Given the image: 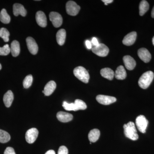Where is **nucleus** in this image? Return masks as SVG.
<instances>
[{
	"instance_id": "f257e3e1",
	"label": "nucleus",
	"mask_w": 154,
	"mask_h": 154,
	"mask_svg": "<svg viewBox=\"0 0 154 154\" xmlns=\"http://www.w3.org/2000/svg\"><path fill=\"white\" fill-rule=\"evenodd\" d=\"M63 107L68 111H77L79 110H84L87 109L86 103L82 100L76 99L74 103H68L64 101L63 103Z\"/></svg>"
},
{
	"instance_id": "f03ea898",
	"label": "nucleus",
	"mask_w": 154,
	"mask_h": 154,
	"mask_svg": "<svg viewBox=\"0 0 154 154\" xmlns=\"http://www.w3.org/2000/svg\"><path fill=\"white\" fill-rule=\"evenodd\" d=\"M123 128L124 134L126 137L132 140H136L138 139V135L133 122H129L127 124H124Z\"/></svg>"
},
{
	"instance_id": "7ed1b4c3",
	"label": "nucleus",
	"mask_w": 154,
	"mask_h": 154,
	"mask_svg": "<svg viewBox=\"0 0 154 154\" xmlns=\"http://www.w3.org/2000/svg\"><path fill=\"white\" fill-rule=\"evenodd\" d=\"M154 77V73L150 71L144 73L139 80V85L142 89H147L151 84Z\"/></svg>"
},
{
	"instance_id": "20e7f679",
	"label": "nucleus",
	"mask_w": 154,
	"mask_h": 154,
	"mask_svg": "<svg viewBox=\"0 0 154 154\" xmlns=\"http://www.w3.org/2000/svg\"><path fill=\"white\" fill-rule=\"evenodd\" d=\"M73 73L75 76L83 82L87 84L89 82L90 75L84 67H77L74 69Z\"/></svg>"
},
{
	"instance_id": "39448f33",
	"label": "nucleus",
	"mask_w": 154,
	"mask_h": 154,
	"mask_svg": "<svg viewBox=\"0 0 154 154\" xmlns=\"http://www.w3.org/2000/svg\"><path fill=\"white\" fill-rule=\"evenodd\" d=\"M148 121L143 115L138 116L136 119V125L138 129L142 133H146V129L148 125Z\"/></svg>"
},
{
	"instance_id": "423d86ee",
	"label": "nucleus",
	"mask_w": 154,
	"mask_h": 154,
	"mask_svg": "<svg viewBox=\"0 0 154 154\" xmlns=\"http://www.w3.org/2000/svg\"><path fill=\"white\" fill-rule=\"evenodd\" d=\"M66 11L67 14L72 16H76L79 12L80 7L73 2L70 1L67 2L66 4Z\"/></svg>"
},
{
	"instance_id": "0eeeda50",
	"label": "nucleus",
	"mask_w": 154,
	"mask_h": 154,
	"mask_svg": "<svg viewBox=\"0 0 154 154\" xmlns=\"http://www.w3.org/2000/svg\"><path fill=\"white\" fill-rule=\"evenodd\" d=\"M92 50L95 54L102 57L107 56L109 51L108 48L105 44L102 43H99L98 46H94L92 48Z\"/></svg>"
},
{
	"instance_id": "6e6552de",
	"label": "nucleus",
	"mask_w": 154,
	"mask_h": 154,
	"mask_svg": "<svg viewBox=\"0 0 154 154\" xmlns=\"http://www.w3.org/2000/svg\"><path fill=\"white\" fill-rule=\"evenodd\" d=\"M38 131L36 128H31L27 131L25 134V139L28 143H33L38 137Z\"/></svg>"
},
{
	"instance_id": "1a4fd4ad",
	"label": "nucleus",
	"mask_w": 154,
	"mask_h": 154,
	"mask_svg": "<svg viewBox=\"0 0 154 154\" xmlns=\"http://www.w3.org/2000/svg\"><path fill=\"white\" fill-rule=\"evenodd\" d=\"M49 17L50 20L52 22L53 25L55 28H59L62 24V17L59 13L55 12H51Z\"/></svg>"
},
{
	"instance_id": "9d476101",
	"label": "nucleus",
	"mask_w": 154,
	"mask_h": 154,
	"mask_svg": "<svg viewBox=\"0 0 154 154\" xmlns=\"http://www.w3.org/2000/svg\"><path fill=\"white\" fill-rule=\"evenodd\" d=\"M97 102L103 105H109L116 101V99L113 96L99 95L96 96Z\"/></svg>"
},
{
	"instance_id": "9b49d317",
	"label": "nucleus",
	"mask_w": 154,
	"mask_h": 154,
	"mask_svg": "<svg viewBox=\"0 0 154 154\" xmlns=\"http://www.w3.org/2000/svg\"><path fill=\"white\" fill-rule=\"evenodd\" d=\"M27 47L30 53L35 55L38 51V46L34 38L31 37H28L26 38Z\"/></svg>"
},
{
	"instance_id": "f8f14e48",
	"label": "nucleus",
	"mask_w": 154,
	"mask_h": 154,
	"mask_svg": "<svg viewBox=\"0 0 154 154\" xmlns=\"http://www.w3.org/2000/svg\"><path fill=\"white\" fill-rule=\"evenodd\" d=\"M138 55L144 62L147 63L151 59V54L149 51L145 48H141L138 51Z\"/></svg>"
},
{
	"instance_id": "ddd939ff",
	"label": "nucleus",
	"mask_w": 154,
	"mask_h": 154,
	"mask_svg": "<svg viewBox=\"0 0 154 154\" xmlns=\"http://www.w3.org/2000/svg\"><path fill=\"white\" fill-rule=\"evenodd\" d=\"M36 19L37 24L40 27L45 28L47 26V18L42 11H39L36 13Z\"/></svg>"
},
{
	"instance_id": "4468645a",
	"label": "nucleus",
	"mask_w": 154,
	"mask_h": 154,
	"mask_svg": "<svg viewBox=\"0 0 154 154\" xmlns=\"http://www.w3.org/2000/svg\"><path fill=\"white\" fill-rule=\"evenodd\" d=\"M137 33L135 31L131 32L126 35L123 40L122 43L127 46H130L134 44L137 38Z\"/></svg>"
},
{
	"instance_id": "2eb2a0df",
	"label": "nucleus",
	"mask_w": 154,
	"mask_h": 154,
	"mask_svg": "<svg viewBox=\"0 0 154 154\" xmlns=\"http://www.w3.org/2000/svg\"><path fill=\"white\" fill-rule=\"evenodd\" d=\"M123 60L125 67L129 70H132L136 65V63L134 59L130 56H125Z\"/></svg>"
},
{
	"instance_id": "dca6fc26",
	"label": "nucleus",
	"mask_w": 154,
	"mask_h": 154,
	"mask_svg": "<svg viewBox=\"0 0 154 154\" xmlns=\"http://www.w3.org/2000/svg\"><path fill=\"white\" fill-rule=\"evenodd\" d=\"M13 13L16 17H18L19 15H21L22 17H25L27 11L22 5L15 4L13 6Z\"/></svg>"
},
{
	"instance_id": "f3484780",
	"label": "nucleus",
	"mask_w": 154,
	"mask_h": 154,
	"mask_svg": "<svg viewBox=\"0 0 154 154\" xmlns=\"http://www.w3.org/2000/svg\"><path fill=\"white\" fill-rule=\"evenodd\" d=\"M56 88V84L55 82L53 81H50L45 87L44 91H42V93H44L45 96H50L55 91Z\"/></svg>"
},
{
	"instance_id": "a211bd4d",
	"label": "nucleus",
	"mask_w": 154,
	"mask_h": 154,
	"mask_svg": "<svg viewBox=\"0 0 154 154\" xmlns=\"http://www.w3.org/2000/svg\"><path fill=\"white\" fill-rule=\"evenodd\" d=\"M57 119L61 122H67L71 121L73 119V116L70 113L60 111L57 114Z\"/></svg>"
},
{
	"instance_id": "6ab92c4d",
	"label": "nucleus",
	"mask_w": 154,
	"mask_h": 154,
	"mask_svg": "<svg viewBox=\"0 0 154 154\" xmlns=\"http://www.w3.org/2000/svg\"><path fill=\"white\" fill-rule=\"evenodd\" d=\"M14 99V95L11 91H8L5 94L3 98V101L6 107H11Z\"/></svg>"
},
{
	"instance_id": "aec40b11",
	"label": "nucleus",
	"mask_w": 154,
	"mask_h": 154,
	"mask_svg": "<svg viewBox=\"0 0 154 154\" xmlns=\"http://www.w3.org/2000/svg\"><path fill=\"white\" fill-rule=\"evenodd\" d=\"M116 79L118 80H124L126 78V71L122 66H118L114 73Z\"/></svg>"
},
{
	"instance_id": "412c9836",
	"label": "nucleus",
	"mask_w": 154,
	"mask_h": 154,
	"mask_svg": "<svg viewBox=\"0 0 154 154\" xmlns=\"http://www.w3.org/2000/svg\"><path fill=\"white\" fill-rule=\"evenodd\" d=\"M66 38V31L63 29H60L57 31L56 34L57 41L60 45L64 44Z\"/></svg>"
},
{
	"instance_id": "4be33fe9",
	"label": "nucleus",
	"mask_w": 154,
	"mask_h": 154,
	"mask_svg": "<svg viewBox=\"0 0 154 154\" xmlns=\"http://www.w3.org/2000/svg\"><path fill=\"white\" fill-rule=\"evenodd\" d=\"M101 75L108 80H112L114 76V72L113 70L109 68L102 69L100 71Z\"/></svg>"
},
{
	"instance_id": "5701e85b",
	"label": "nucleus",
	"mask_w": 154,
	"mask_h": 154,
	"mask_svg": "<svg viewBox=\"0 0 154 154\" xmlns=\"http://www.w3.org/2000/svg\"><path fill=\"white\" fill-rule=\"evenodd\" d=\"M11 52L14 57L18 56L20 52V44L19 42L14 40L11 44Z\"/></svg>"
},
{
	"instance_id": "b1692460",
	"label": "nucleus",
	"mask_w": 154,
	"mask_h": 154,
	"mask_svg": "<svg viewBox=\"0 0 154 154\" xmlns=\"http://www.w3.org/2000/svg\"><path fill=\"white\" fill-rule=\"evenodd\" d=\"M100 131L99 129H94L91 130L88 134V139L91 143H95L99 139Z\"/></svg>"
},
{
	"instance_id": "393cba45",
	"label": "nucleus",
	"mask_w": 154,
	"mask_h": 154,
	"mask_svg": "<svg viewBox=\"0 0 154 154\" xmlns=\"http://www.w3.org/2000/svg\"><path fill=\"white\" fill-rule=\"evenodd\" d=\"M0 21L4 24H8L11 22V17L5 9L0 12Z\"/></svg>"
},
{
	"instance_id": "a878e982",
	"label": "nucleus",
	"mask_w": 154,
	"mask_h": 154,
	"mask_svg": "<svg viewBox=\"0 0 154 154\" xmlns=\"http://www.w3.org/2000/svg\"><path fill=\"white\" fill-rule=\"evenodd\" d=\"M149 4L147 1L143 0L140 2L139 5L140 15L143 16L146 14L149 9Z\"/></svg>"
},
{
	"instance_id": "bb28decb",
	"label": "nucleus",
	"mask_w": 154,
	"mask_h": 154,
	"mask_svg": "<svg viewBox=\"0 0 154 154\" xmlns=\"http://www.w3.org/2000/svg\"><path fill=\"white\" fill-rule=\"evenodd\" d=\"M11 140V136L8 133L0 129V143H6Z\"/></svg>"
},
{
	"instance_id": "cd10ccee",
	"label": "nucleus",
	"mask_w": 154,
	"mask_h": 154,
	"mask_svg": "<svg viewBox=\"0 0 154 154\" xmlns=\"http://www.w3.org/2000/svg\"><path fill=\"white\" fill-rule=\"evenodd\" d=\"M10 33L8 30L5 28H0V37L3 38L5 42H8L9 41V36Z\"/></svg>"
},
{
	"instance_id": "c85d7f7f",
	"label": "nucleus",
	"mask_w": 154,
	"mask_h": 154,
	"mask_svg": "<svg viewBox=\"0 0 154 154\" xmlns=\"http://www.w3.org/2000/svg\"><path fill=\"white\" fill-rule=\"evenodd\" d=\"M33 77L32 75H29L25 77L23 81V85L24 88L27 89L30 88L33 83Z\"/></svg>"
},
{
	"instance_id": "c756f323",
	"label": "nucleus",
	"mask_w": 154,
	"mask_h": 154,
	"mask_svg": "<svg viewBox=\"0 0 154 154\" xmlns=\"http://www.w3.org/2000/svg\"><path fill=\"white\" fill-rule=\"evenodd\" d=\"M11 52V48L8 44L4 45L3 47H0V55L6 56Z\"/></svg>"
},
{
	"instance_id": "7c9ffc66",
	"label": "nucleus",
	"mask_w": 154,
	"mask_h": 154,
	"mask_svg": "<svg viewBox=\"0 0 154 154\" xmlns=\"http://www.w3.org/2000/svg\"><path fill=\"white\" fill-rule=\"evenodd\" d=\"M68 149L65 146H62L60 147L57 154H68Z\"/></svg>"
},
{
	"instance_id": "2f4dec72",
	"label": "nucleus",
	"mask_w": 154,
	"mask_h": 154,
	"mask_svg": "<svg viewBox=\"0 0 154 154\" xmlns=\"http://www.w3.org/2000/svg\"><path fill=\"white\" fill-rule=\"evenodd\" d=\"M4 154H16L14 148L11 147H8L4 152Z\"/></svg>"
},
{
	"instance_id": "473e14b6",
	"label": "nucleus",
	"mask_w": 154,
	"mask_h": 154,
	"mask_svg": "<svg viewBox=\"0 0 154 154\" xmlns=\"http://www.w3.org/2000/svg\"><path fill=\"white\" fill-rule=\"evenodd\" d=\"M92 43H93V45H94L95 46H98L99 44L97 38H96V37H94V38H92Z\"/></svg>"
},
{
	"instance_id": "72a5a7b5",
	"label": "nucleus",
	"mask_w": 154,
	"mask_h": 154,
	"mask_svg": "<svg viewBox=\"0 0 154 154\" xmlns=\"http://www.w3.org/2000/svg\"><path fill=\"white\" fill-rule=\"evenodd\" d=\"M85 44L88 49H90L92 48V44H91V41H89V40H86Z\"/></svg>"
},
{
	"instance_id": "f704fd0d",
	"label": "nucleus",
	"mask_w": 154,
	"mask_h": 154,
	"mask_svg": "<svg viewBox=\"0 0 154 154\" xmlns=\"http://www.w3.org/2000/svg\"><path fill=\"white\" fill-rule=\"evenodd\" d=\"M102 2L105 3V5H107L108 4L113 2V0H102Z\"/></svg>"
},
{
	"instance_id": "c9c22d12",
	"label": "nucleus",
	"mask_w": 154,
	"mask_h": 154,
	"mask_svg": "<svg viewBox=\"0 0 154 154\" xmlns=\"http://www.w3.org/2000/svg\"><path fill=\"white\" fill-rule=\"evenodd\" d=\"M45 154H56L55 152L53 150H50L46 152Z\"/></svg>"
},
{
	"instance_id": "e433bc0d",
	"label": "nucleus",
	"mask_w": 154,
	"mask_h": 154,
	"mask_svg": "<svg viewBox=\"0 0 154 154\" xmlns=\"http://www.w3.org/2000/svg\"><path fill=\"white\" fill-rule=\"evenodd\" d=\"M151 16L152 18H154V7H153V8L152 10Z\"/></svg>"
},
{
	"instance_id": "4c0bfd02",
	"label": "nucleus",
	"mask_w": 154,
	"mask_h": 154,
	"mask_svg": "<svg viewBox=\"0 0 154 154\" xmlns=\"http://www.w3.org/2000/svg\"><path fill=\"white\" fill-rule=\"evenodd\" d=\"M152 43L153 44V45H154V36L153 37V38H152Z\"/></svg>"
},
{
	"instance_id": "58836bf2",
	"label": "nucleus",
	"mask_w": 154,
	"mask_h": 154,
	"mask_svg": "<svg viewBox=\"0 0 154 154\" xmlns=\"http://www.w3.org/2000/svg\"><path fill=\"white\" fill-rule=\"evenodd\" d=\"M2 65H1V64H0V70H1V69H2Z\"/></svg>"
}]
</instances>
